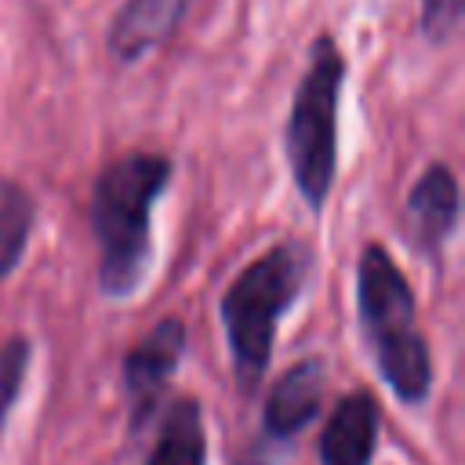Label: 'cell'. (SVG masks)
Returning a JSON list of instances; mask_svg holds the SVG:
<instances>
[{
	"instance_id": "cell-8",
	"label": "cell",
	"mask_w": 465,
	"mask_h": 465,
	"mask_svg": "<svg viewBox=\"0 0 465 465\" xmlns=\"http://www.w3.org/2000/svg\"><path fill=\"white\" fill-rule=\"evenodd\" d=\"M193 0H127L109 25V54L124 65L160 47Z\"/></svg>"
},
{
	"instance_id": "cell-11",
	"label": "cell",
	"mask_w": 465,
	"mask_h": 465,
	"mask_svg": "<svg viewBox=\"0 0 465 465\" xmlns=\"http://www.w3.org/2000/svg\"><path fill=\"white\" fill-rule=\"evenodd\" d=\"M33 225V196L22 182L0 178V280L22 262Z\"/></svg>"
},
{
	"instance_id": "cell-5",
	"label": "cell",
	"mask_w": 465,
	"mask_h": 465,
	"mask_svg": "<svg viewBox=\"0 0 465 465\" xmlns=\"http://www.w3.org/2000/svg\"><path fill=\"white\" fill-rule=\"evenodd\" d=\"M185 349V323L178 316H163L127 356H124V389L131 396V414L134 425L149 421L156 411L178 360Z\"/></svg>"
},
{
	"instance_id": "cell-2",
	"label": "cell",
	"mask_w": 465,
	"mask_h": 465,
	"mask_svg": "<svg viewBox=\"0 0 465 465\" xmlns=\"http://www.w3.org/2000/svg\"><path fill=\"white\" fill-rule=\"evenodd\" d=\"M312 247L305 240H280L262 251L222 294V323L232 367L243 392H254L269 360L280 316L298 302L312 276Z\"/></svg>"
},
{
	"instance_id": "cell-9",
	"label": "cell",
	"mask_w": 465,
	"mask_h": 465,
	"mask_svg": "<svg viewBox=\"0 0 465 465\" xmlns=\"http://www.w3.org/2000/svg\"><path fill=\"white\" fill-rule=\"evenodd\" d=\"M378 440V403L371 392L338 400L320 436V465H371Z\"/></svg>"
},
{
	"instance_id": "cell-12",
	"label": "cell",
	"mask_w": 465,
	"mask_h": 465,
	"mask_svg": "<svg viewBox=\"0 0 465 465\" xmlns=\"http://www.w3.org/2000/svg\"><path fill=\"white\" fill-rule=\"evenodd\" d=\"M29 352H33V349H29V341H25L22 334H15V338H7V341L0 345V429H4L11 407H15L18 392H22L25 367H29Z\"/></svg>"
},
{
	"instance_id": "cell-6",
	"label": "cell",
	"mask_w": 465,
	"mask_h": 465,
	"mask_svg": "<svg viewBox=\"0 0 465 465\" xmlns=\"http://www.w3.org/2000/svg\"><path fill=\"white\" fill-rule=\"evenodd\" d=\"M407 222H411V240L421 254L440 258L443 243L458 229V178L447 163H429L418 182L407 193Z\"/></svg>"
},
{
	"instance_id": "cell-10",
	"label": "cell",
	"mask_w": 465,
	"mask_h": 465,
	"mask_svg": "<svg viewBox=\"0 0 465 465\" xmlns=\"http://www.w3.org/2000/svg\"><path fill=\"white\" fill-rule=\"evenodd\" d=\"M203 461H207L203 414L193 396H182L167 407V418L160 425V436L145 465H203Z\"/></svg>"
},
{
	"instance_id": "cell-7",
	"label": "cell",
	"mask_w": 465,
	"mask_h": 465,
	"mask_svg": "<svg viewBox=\"0 0 465 465\" xmlns=\"http://www.w3.org/2000/svg\"><path fill=\"white\" fill-rule=\"evenodd\" d=\"M323 400V360L309 356L302 363H294L265 396V414H262V429L265 440L283 443L294 440L320 411Z\"/></svg>"
},
{
	"instance_id": "cell-3",
	"label": "cell",
	"mask_w": 465,
	"mask_h": 465,
	"mask_svg": "<svg viewBox=\"0 0 465 465\" xmlns=\"http://www.w3.org/2000/svg\"><path fill=\"white\" fill-rule=\"evenodd\" d=\"M356 309L363 338L385 385L403 403H421L432 385L429 345L418 331L414 291L381 243H367L356 262Z\"/></svg>"
},
{
	"instance_id": "cell-1",
	"label": "cell",
	"mask_w": 465,
	"mask_h": 465,
	"mask_svg": "<svg viewBox=\"0 0 465 465\" xmlns=\"http://www.w3.org/2000/svg\"><path fill=\"white\" fill-rule=\"evenodd\" d=\"M171 182V160L163 153H124L102 167L91 189V232L98 240V283L109 298L138 291L153 254V203Z\"/></svg>"
},
{
	"instance_id": "cell-13",
	"label": "cell",
	"mask_w": 465,
	"mask_h": 465,
	"mask_svg": "<svg viewBox=\"0 0 465 465\" xmlns=\"http://www.w3.org/2000/svg\"><path fill=\"white\" fill-rule=\"evenodd\" d=\"M465 0H421V29L432 44H447L461 22Z\"/></svg>"
},
{
	"instance_id": "cell-4",
	"label": "cell",
	"mask_w": 465,
	"mask_h": 465,
	"mask_svg": "<svg viewBox=\"0 0 465 465\" xmlns=\"http://www.w3.org/2000/svg\"><path fill=\"white\" fill-rule=\"evenodd\" d=\"M345 84V58L334 36H316L309 47V69L294 91L283 149L287 167L302 200L312 211H323L334 171H338V98Z\"/></svg>"
}]
</instances>
